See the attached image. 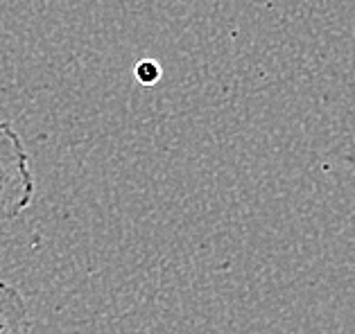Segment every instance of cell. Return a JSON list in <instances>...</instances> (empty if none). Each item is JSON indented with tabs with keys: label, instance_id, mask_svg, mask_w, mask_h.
<instances>
[{
	"label": "cell",
	"instance_id": "1",
	"mask_svg": "<svg viewBox=\"0 0 355 334\" xmlns=\"http://www.w3.org/2000/svg\"><path fill=\"white\" fill-rule=\"evenodd\" d=\"M37 183L19 131L0 120V224L21 217L32 205Z\"/></svg>",
	"mask_w": 355,
	"mask_h": 334
},
{
	"label": "cell",
	"instance_id": "2",
	"mask_svg": "<svg viewBox=\"0 0 355 334\" xmlns=\"http://www.w3.org/2000/svg\"><path fill=\"white\" fill-rule=\"evenodd\" d=\"M0 334H32L25 296L5 280H0Z\"/></svg>",
	"mask_w": 355,
	"mask_h": 334
},
{
	"label": "cell",
	"instance_id": "3",
	"mask_svg": "<svg viewBox=\"0 0 355 334\" xmlns=\"http://www.w3.org/2000/svg\"><path fill=\"white\" fill-rule=\"evenodd\" d=\"M134 73H136V80L141 82V84H157L161 80V68L157 62H152V59H145V62H141L136 68H134Z\"/></svg>",
	"mask_w": 355,
	"mask_h": 334
}]
</instances>
